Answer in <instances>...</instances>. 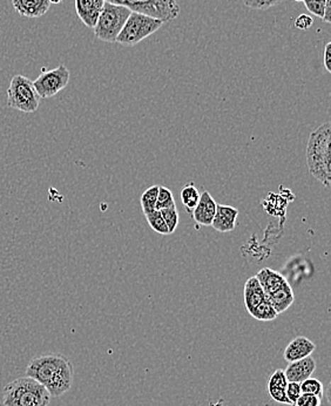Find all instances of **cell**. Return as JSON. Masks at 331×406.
<instances>
[{
  "label": "cell",
  "instance_id": "6da1fadb",
  "mask_svg": "<svg viewBox=\"0 0 331 406\" xmlns=\"http://www.w3.org/2000/svg\"><path fill=\"white\" fill-rule=\"evenodd\" d=\"M26 376L45 386L51 397H60L71 390L74 379L72 363L59 354L35 356L28 363Z\"/></svg>",
  "mask_w": 331,
  "mask_h": 406
},
{
  "label": "cell",
  "instance_id": "7a4b0ae2",
  "mask_svg": "<svg viewBox=\"0 0 331 406\" xmlns=\"http://www.w3.org/2000/svg\"><path fill=\"white\" fill-rule=\"evenodd\" d=\"M330 123H323L311 132L307 145V164L309 173L325 187L330 186Z\"/></svg>",
  "mask_w": 331,
  "mask_h": 406
},
{
  "label": "cell",
  "instance_id": "3957f363",
  "mask_svg": "<svg viewBox=\"0 0 331 406\" xmlns=\"http://www.w3.org/2000/svg\"><path fill=\"white\" fill-rule=\"evenodd\" d=\"M51 395L31 377H21L4 388V406H48Z\"/></svg>",
  "mask_w": 331,
  "mask_h": 406
},
{
  "label": "cell",
  "instance_id": "277c9868",
  "mask_svg": "<svg viewBox=\"0 0 331 406\" xmlns=\"http://www.w3.org/2000/svg\"><path fill=\"white\" fill-rule=\"evenodd\" d=\"M130 13L132 11L128 7L105 1L96 26L93 28L94 35L105 43H116Z\"/></svg>",
  "mask_w": 331,
  "mask_h": 406
},
{
  "label": "cell",
  "instance_id": "5b68a950",
  "mask_svg": "<svg viewBox=\"0 0 331 406\" xmlns=\"http://www.w3.org/2000/svg\"><path fill=\"white\" fill-rule=\"evenodd\" d=\"M164 24V21L161 19L150 17L147 14L132 12L116 38V43L123 46H134L159 31Z\"/></svg>",
  "mask_w": 331,
  "mask_h": 406
},
{
  "label": "cell",
  "instance_id": "8992f818",
  "mask_svg": "<svg viewBox=\"0 0 331 406\" xmlns=\"http://www.w3.org/2000/svg\"><path fill=\"white\" fill-rule=\"evenodd\" d=\"M33 81L24 75H14L7 89V106L23 113H35L40 106Z\"/></svg>",
  "mask_w": 331,
  "mask_h": 406
},
{
  "label": "cell",
  "instance_id": "52a82bcc",
  "mask_svg": "<svg viewBox=\"0 0 331 406\" xmlns=\"http://www.w3.org/2000/svg\"><path fill=\"white\" fill-rule=\"evenodd\" d=\"M111 4L123 5L132 12L147 14L150 17L161 19L164 23L174 21L180 13L176 0H105Z\"/></svg>",
  "mask_w": 331,
  "mask_h": 406
},
{
  "label": "cell",
  "instance_id": "ba28073f",
  "mask_svg": "<svg viewBox=\"0 0 331 406\" xmlns=\"http://www.w3.org/2000/svg\"><path fill=\"white\" fill-rule=\"evenodd\" d=\"M69 69L65 65H59L57 69H43L33 81V86L41 100L50 99L69 85Z\"/></svg>",
  "mask_w": 331,
  "mask_h": 406
},
{
  "label": "cell",
  "instance_id": "9c48e42d",
  "mask_svg": "<svg viewBox=\"0 0 331 406\" xmlns=\"http://www.w3.org/2000/svg\"><path fill=\"white\" fill-rule=\"evenodd\" d=\"M103 5L105 0H75V12L84 25L93 28L96 26Z\"/></svg>",
  "mask_w": 331,
  "mask_h": 406
},
{
  "label": "cell",
  "instance_id": "30bf717a",
  "mask_svg": "<svg viewBox=\"0 0 331 406\" xmlns=\"http://www.w3.org/2000/svg\"><path fill=\"white\" fill-rule=\"evenodd\" d=\"M318 368L316 359L311 356L300 359L296 362L289 363L287 369L284 370L288 382L302 383L313 376Z\"/></svg>",
  "mask_w": 331,
  "mask_h": 406
},
{
  "label": "cell",
  "instance_id": "8fae6325",
  "mask_svg": "<svg viewBox=\"0 0 331 406\" xmlns=\"http://www.w3.org/2000/svg\"><path fill=\"white\" fill-rule=\"evenodd\" d=\"M216 205L218 203L213 198L212 195L209 194L208 191H203L200 195L198 205L191 212L193 219L198 225H205V227L212 225L213 220L215 216Z\"/></svg>",
  "mask_w": 331,
  "mask_h": 406
},
{
  "label": "cell",
  "instance_id": "7c38bea8",
  "mask_svg": "<svg viewBox=\"0 0 331 406\" xmlns=\"http://www.w3.org/2000/svg\"><path fill=\"white\" fill-rule=\"evenodd\" d=\"M316 345L304 336H297L287 345L284 350V357L288 363L296 362L305 359L315 351Z\"/></svg>",
  "mask_w": 331,
  "mask_h": 406
},
{
  "label": "cell",
  "instance_id": "4fadbf2b",
  "mask_svg": "<svg viewBox=\"0 0 331 406\" xmlns=\"http://www.w3.org/2000/svg\"><path fill=\"white\" fill-rule=\"evenodd\" d=\"M239 216V210L232 205H216V213L212 222L213 228L216 232H232L236 227V219Z\"/></svg>",
  "mask_w": 331,
  "mask_h": 406
},
{
  "label": "cell",
  "instance_id": "5bb4252c",
  "mask_svg": "<svg viewBox=\"0 0 331 406\" xmlns=\"http://www.w3.org/2000/svg\"><path fill=\"white\" fill-rule=\"evenodd\" d=\"M12 5L19 16L26 18L43 17L51 6L48 0H12Z\"/></svg>",
  "mask_w": 331,
  "mask_h": 406
},
{
  "label": "cell",
  "instance_id": "9a60e30c",
  "mask_svg": "<svg viewBox=\"0 0 331 406\" xmlns=\"http://www.w3.org/2000/svg\"><path fill=\"white\" fill-rule=\"evenodd\" d=\"M255 277L259 280L266 296L288 284L287 278L282 274L277 273L270 268H263L259 270Z\"/></svg>",
  "mask_w": 331,
  "mask_h": 406
},
{
  "label": "cell",
  "instance_id": "2e32d148",
  "mask_svg": "<svg viewBox=\"0 0 331 406\" xmlns=\"http://www.w3.org/2000/svg\"><path fill=\"white\" fill-rule=\"evenodd\" d=\"M243 296H245V305H246L247 310L249 314L259 304L267 300L266 294H264L259 280L255 276L250 277L249 280L247 281L246 284H245Z\"/></svg>",
  "mask_w": 331,
  "mask_h": 406
},
{
  "label": "cell",
  "instance_id": "e0dca14e",
  "mask_svg": "<svg viewBox=\"0 0 331 406\" xmlns=\"http://www.w3.org/2000/svg\"><path fill=\"white\" fill-rule=\"evenodd\" d=\"M266 297L279 315L288 310L295 300L294 291L289 283Z\"/></svg>",
  "mask_w": 331,
  "mask_h": 406
},
{
  "label": "cell",
  "instance_id": "ac0fdd59",
  "mask_svg": "<svg viewBox=\"0 0 331 406\" xmlns=\"http://www.w3.org/2000/svg\"><path fill=\"white\" fill-rule=\"evenodd\" d=\"M200 191L198 188L195 187L194 184H188L182 188L180 191V198H181L182 203H184V208L187 209V212L191 214L194 210L195 207L198 203L200 200Z\"/></svg>",
  "mask_w": 331,
  "mask_h": 406
},
{
  "label": "cell",
  "instance_id": "d6986e66",
  "mask_svg": "<svg viewBox=\"0 0 331 406\" xmlns=\"http://www.w3.org/2000/svg\"><path fill=\"white\" fill-rule=\"evenodd\" d=\"M250 316L255 318L257 321L269 322L276 320L279 314L275 311L273 305L270 304L269 300H264L262 303L259 304V305L250 312Z\"/></svg>",
  "mask_w": 331,
  "mask_h": 406
},
{
  "label": "cell",
  "instance_id": "ffe728a7",
  "mask_svg": "<svg viewBox=\"0 0 331 406\" xmlns=\"http://www.w3.org/2000/svg\"><path fill=\"white\" fill-rule=\"evenodd\" d=\"M157 193H159V186H152L144 191V194L141 195V208H142L145 215H147L150 213L155 210Z\"/></svg>",
  "mask_w": 331,
  "mask_h": 406
},
{
  "label": "cell",
  "instance_id": "44dd1931",
  "mask_svg": "<svg viewBox=\"0 0 331 406\" xmlns=\"http://www.w3.org/2000/svg\"><path fill=\"white\" fill-rule=\"evenodd\" d=\"M145 216L147 219L148 225H150V228L153 229L154 232H157L161 235H169L167 225H166V222H164V218L159 210H154V212Z\"/></svg>",
  "mask_w": 331,
  "mask_h": 406
},
{
  "label": "cell",
  "instance_id": "7402d4cb",
  "mask_svg": "<svg viewBox=\"0 0 331 406\" xmlns=\"http://www.w3.org/2000/svg\"><path fill=\"white\" fill-rule=\"evenodd\" d=\"M300 385L302 393H308V395L318 396L322 400L323 393H325V386L322 384L321 380H318V378L309 377V378L305 379L303 382L300 383Z\"/></svg>",
  "mask_w": 331,
  "mask_h": 406
},
{
  "label": "cell",
  "instance_id": "603a6c76",
  "mask_svg": "<svg viewBox=\"0 0 331 406\" xmlns=\"http://www.w3.org/2000/svg\"><path fill=\"white\" fill-rule=\"evenodd\" d=\"M175 207L174 195L167 187L159 186V193H157V205L155 210H162V209Z\"/></svg>",
  "mask_w": 331,
  "mask_h": 406
},
{
  "label": "cell",
  "instance_id": "cb8c5ba5",
  "mask_svg": "<svg viewBox=\"0 0 331 406\" xmlns=\"http://www.w3.org/2000/svg\"><path fill=\"white\" fill-rule=\"evenodd\" d=\"M161 215L164 218L166 225H167L169 234H173L178 228L179 222H180V216H179L178 209L176 205L171 207V208L162 209L160 210Z\"/></svg>",
  "mask_w": 331,
  "mask_h": 406
},
{
  "label": "cell",
  "instance_id": "d4e9b609",
  "mask_svg": "<svg viewBox=\"0 0 331 406\" xmlns=\"http://www.w3.org/2000/svg\"><path fill=\"white\" fill-rule=\"evenodd\" d=\"M243 4L252 10L266 11L280 5L284 0H242Z\"/></svg>",
  "mask_w": 331,
  "mask_h": 406
},
{
  "label": "cell",
  "instance_id": "484cf974",
  "mask_svg": "<svg viewBox=\"0 0 331 406\" xmlns=\"http://www.w3.org/2000/svg\"><path fill=\"white\" fill-rule=\"evenodd\" d=\"M304 5L311 14L323 19L327 0H303Z\"/></svg>",
  "mask_w": 331,
  "mask_h": 406
},
{
  "label": "cell",
  "instance_id": "4316f807",
  "mask_svg": "<svg viewBox=\"0 0 331 406\" xmlns=\"http://www.w3.org/2000/svg\"><path fill=\"white\" fill-rule=\"evenodd\" d=\"M268 385L276 386V388L286 390L288 385V379L286 377V373H284V370L279 369L274 372L273 375L270 376Z\"/></svg>",
  "mask_w": 331,
  "mask_h": 406
},
{
  "label": "cell",
  "instance_id": "83f0119b",
  "mask_svg": "<svg viewBox=\"0 0 331 406\" xmlns=\"http://www.w3.org/2000/svg\"><path fill=\"white\" fill-rule=\"evenodd\" d=\"M268 393H269L271 400H275L277 403L291 405V400H288L287 395H286V390L276 388V386L268 385Z\"/></svg>",
  "mask_w": 331,
  "mask_h": 406
},
{
  "label": "cell",
  "instance_id": "f1b7e54d",
  "mask_svg": "<svg viewBox=\"0 0 331 406\" xmlns=\"http://www.w3.org/2000/svg\"><path fill=\"white\" fill-rule=\"evenodd\" d=\"M321 398L308 393H302L295 402V406H321Z\"/></svg>",
  "mask_w": 331,
  "mask_h": 406
},
{
  "label": "cell",
  "instance_id": "f546056e",
  "mask_svg": "<svg viewBox=\"0 0 331 406\" xmlns=\"http://www.w3.org/2000/svg\"><path fill=\"white\" fill-rule=\"evenodd\" d=\"M286 395H287L288 400H291V405H294L295 402L298 400V397L302 395L300 383L288 382Z\"/></svg>",
  "mask_w": 331,
  "mask_h": 406
},
{
  "label": "cell",
  "instance_id": "4dcf8cb0",
  "mask_svg": "<svg viewBox=\"0 0 331 406\" xmlns=\"http://www.w3.org/2000/svg\"><path fill=\"white\" fill-rule=\"evenodd\" d=\"M313 24H314V19L308 14H300L295 21V28L302 31H308L309 28H313Z\"/></svg>",
  "mask_w": 331,
  "mask_h": 406
},
{
  "label": "cell",
  "instance_id": "1f68e13d",
  "mask_svg": "<svg viewBox=\"0 0 331 406\" xmlns=\"http://www.w3.org/2000/svg\"><path fill=\"white\" fill-rule=\"evenodd\" d=\"M323 62L327 72L331 73V43L325 44V51H323Z\"/></svg>",
  "mask_w": 331,
  "mask_h": 406
},
{
  "label": "cell",
  "instance_id": "d6a6232c",
  "mask_svg": "<svg viewBox=\"0 0 331 406\" xmlns=\"http://www.w3.org/2000/svg\"><path fill=\"white\" fill-rule=\"evenodd\" d=\"M50 4H55V5H58V4L62 3V0H48Z\"/></svg>",
  "mask_w": 331,
  "mask_h": 406
},
{
  "label": "cell",
  "instance_id": "836d02e7",
  "mask_svg": "<svg viewBox=\"0 0 331 406\" xmlns=\"http://www.w3.org/2000/svg\"><path fill=\"white\" fill-rule=\"evenodd\" d=\"M327 3L331 4V0H327Z\"/></svg>",
  "mask_w": 331,
  "mask_h": 406
},
{
  "label": "cell",
  "instance_id": "e575fe53",
  "mask_svg": "<svg viewBox=\"0 0 331 406\" xmlns=\"http://www.w3.org/2000/svg\"><path fill=\"white\" fill-rule=\"evenodd\" d=\"M295 1H303V0H295Z\"/></svg>",
  "mask_w": 331,
  "mask_h": 406
},
{
  "label": "cell",
  "instance_id": "d590c367",
  "mask_svg": "<svg viewBox=\"0 0 331 406\" xmlns=\"http://www.w3.org/2000/svg\"><path fill=\"white\" fill-rule=\"evenodd\" d=\"M293 406H295V405H293Z\"/></svg>",
  "mask_w": 331,
  "mask_h": 406
}]
</instances>
